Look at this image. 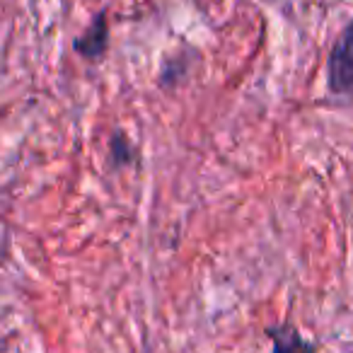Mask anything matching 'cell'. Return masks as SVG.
Here are the masks:
<instances>
[{
	"mask_svg": "<svg viewBox=\"0 0 353 353\" xmlns=\"http://www.w3.org/2000/svg\"><path fill=\"white\" fill-rule=\"evenodd\" d=\"M329 92L336 97H353V20L336 37L327 59Z\"/></svg>",
	"mask_w": 353,
	"mask_h": 353,
	"instance_id": "obj_1",
	"label": "cell"
},
{
	"mask_svg": "<svg viewBox=\"0 0 353 353\" xmlns=\"http://www.w3.org/2000/svg\"><path fill=\"white\" fill-rule=\"evenodd\" d=\"M109 46V22H107V12H97L94 15V20L90 22V27L83 32L80 37H75L73 39V49L75 54L80 56V59L90 61V63H94V61H99L104 56V51H107Z\"/></svg>",
	"mask_w": 353,
	"mask_h": 353,
	"instance_id": "obj_2",
	"label": "cell"
},
{
	"mask_svg": "<svg viewBox=\"0 0 353 353\" xmlns=\"http://www.w3.org/2000/svg\"><path fill=\"white\" fill-rule=\"evenodd\" d=\"M266 336L274 343L271 353H317L307 339L300 336V332L293 324H274V327H266Z\"/></svg>",
	"mask_w": 353,
	"mask_h": 353,
	"instance_id": "obj_3",
	"label": "cell"
},
{
	"mask_svg": "<svg viewBox=\"0 0 353 353\" xmlns=\"http://www.w3.org/2000/svg\"><path fill=\"white\" fill-rule=\"evenodd\" d=\"M109 157H112V165L117 170H121V167L131 165L136 160V148H133V143L121 131H117L109 138Z\"/></svg>",
	"mask_w": 353,
	"mask_h": 353,
	"instance_id": "obj_4",
	"label": "cell"
}]
</instances>
